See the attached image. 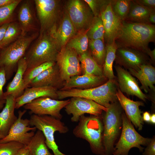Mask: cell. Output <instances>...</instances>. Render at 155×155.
<instances>
[{
    "instance_id": "6da1fadb",
    "label": "cell",
    "mask_w": 155,
    "mask_h": 155,
    "mask_svg": "<svg viewBox=\"0 0 155 155\" xmlns=\"http://www.w3.org/2000/svg\"><path fill=\"white\" fill-rule=\"evenodd\" d=\"M155 42V25L123 21L115 42L118 48L127 47L148 55L151 50L149 44Z\"/></svg>"
},
{
    "instance_id": "7a4b0ae2",
    "label": "cell",
    "mask_w": 155,
    "mask_h": 155,
    "mask_svg": "<svg viewBox=\"0 0 155 155\" xmlns=\"http://www.w3.org/2000/svg\"><path fill=\"white\" fill-rule=\"evenodd\" d=\"M103 123L100 116L90 115L81 116L73 133L76 137L85 140L92 152L97 155H104L103 145Z\"/></svg>"
},
{
    "instance_id": "3957f363",
    "label": "cell",
    "mask_w": 155,
    "mask_h": 155,
    "mask_svg": "<svg viewBox=\"0 0 155 155\" xmlns=\"http://www.w3.org/2000/svg\"><path fill=\"white\" fill-rule=\"evenodd\" d=\"M118 88L116 78L108 80L103 84L94 88L59 90L57 93L58 100L73 97H83L92 100L107 108L111 103L117 100L116 94Z\"/></svg>"
},
{
    "instance_id": "277c9868",
    "label": "cell",
    "mask_w": 155,
    "mask_h": 155,
    "mask_svg": "<svg viewBox=\"0 0 155 155\" xmlns=\"http://www.w3.org/2000/svg\"><path fill=\"white\" fill-rule=\"evenodd\" d=\"M60 50L55 39L49 32L39 35L37 40L24 56L27 64L26 70L45 63H56Z\"/></svg>"
},
{
    "instance_id": "5b68a950",
    "label": "cell",
    "mask_w": 155,
    "mask_h": 155,
    "mask_svg": "<svg viewBox=\"0 0 155 155\" xmlns=\"http://www.w3.org/2000/svg\"><path fill=\"white\" fill-rule=\"evenodd\" d=\"M38 34L35 32L30 36L21 35L15 41L0 49V68H4L7 80L16 71L18 61L24 57L29 46Z\"/></svg>"
},
{
    "instance_id": "8992f818",
    "label": "cell",
    "mask_w": 155,
    "mask_h": 155,
    "mask_svg": "<svg viewBox=\"0 0 155 155\" xmlns=\"http://www.w3.org/2000/svg\"><path fill=\"white\" fill-rule=\"evenodd\" d=\"M29 120L30 126L35 127L42 132L46 139V144L52 151L53 155H67L59 150L54 137L56 132L65 134L69 131L68 128L61 120L49 115L34 114L31 116Z\"/></svg>"
},
{
    "instance_id": "52a82bcc",
    "label": "cell",
    "mask_w": 155,
    "mask_h": 155,
    "mask_svg": "<svg viewBox=\"0 0 155 155\" xmlns=\"http://www.w3.org/2000/svg\"><path fill=\"white\" fill-rule=\"evenodd\" d=\"M121 107L118 100L111 103L102 118V143L104 155H112L114 144L118 135L121 121Z\"/></svg>"
},
{
    "instance_id": "ba28073f",
    "label": "cell",
    "mask_w": 155,
    "mask_h": 155,
    "mask_svg": "<svg viewBox=\"0 0 155 155\" xmlns=\"http://www.w3.org/2000/svg\"><path fill=\"white\" fill-rule=\"evenodd\" d=\"M122 129L120 139L114 147L113 155H128L130 150L136 148L143 151L142 146H147L151 139L144 137L135 129L125 113L121 115Z\"/></svg>"
},
{
    "instance_id": "9c48e42d",
    "label": "cell",
    "mask_w": 155,
    "mask_h": 155,
    "mask_svg": "<svg viewBox=\"0 0 155 155\" xmlns=\"http://www.w3.org/2000/svg\"><path fill=\"white\" fill-rule=\"evenodd\" d=\"M69 101V99L58 100L43 97L34 100L24 105L23 107L25 110H29L31 114L49 115L61 120L63 116L61 111Z\"/></svg>"
},
{
    "instance_id": "30bf717a",
    "label": "cell",
    "mask_w": 155,
    "mask_h": 155,
    "mask_svg": "<svg viewBox=\"0 0 155 155\" xmlns=\"http://www.w3.org/2000/svg\"><path fill=\"white\" fill-rule=\"evenodd\" d=\"M64 108L67 115H72L71 120L73 122H78L80 117L85 114L100 116L103 111L107 110V108L92 100L79 97H71Z\"/></svg>"
},
{
    "instance_id": "8fae6325",
    "label": "cell",
    "mask_w": 155,
    "mask_h": 155,
    "mask_svg": "<svg viewBox=\"0 0 155 155\" xmlns=\"http://www.w3.org/2000/svg\"><path fill=\"white\" fill-rule=\"evenodd\" d=\"M26 112V110L19 111L17 120L10 129L7 135L0 140V143L15 141L25 146L28 145L36 128L35 127L30 126L29 119L22 118Z\"/></svg>"
},
{
    "instance_id": "7c38bea8",
    "label": "cell",
    "mask_w": 155,
    "mask_h": 155,
    "mask_svg": "<svg viewBox=\"0 0 155 155\" xmlns=\"http://www.w3.org/2000/svg\"><path fill=\"white\" fill-rule=\"evenodd\" d=\"M80 0L69 1L67 5V13L77 32L87 30L94 16L84 1Z\"/></svg>"
},
{
    "instance_id": "4fadbf2b",
    "label": "cell",
    "mask_w": 155,
    "mask_h": 155,
    "mask_svg": "<svg viewBox=\"0 0 155 155\" xmlns=\"http://www.w3.org/2000/svg\"><path fill=\"white\" fill-rule=\"evenodd\" d=\"M56 63L64 82L73 76L81 75L78 55L74 50L66 46L59 52Z\"/></svg>"
},
{
    "instance_id": "5bb4252c",
    "label": "cell",
    "mask_w": 155,
    "mask_h": 155,
    "mask_svg": "<svg viewBox=\"0 0 155 155\" xmlns=\"http://www.w3.org/2000/svg\"><path fill=\"white\" fill-rule=\"evenodd\" d=\"M37 15L40 29L39 35L48 32L56 25L59 1L56 0H35Z\"/></svg>"
},
{
    "instance_id": "9a60e30c",
    "label": "cell",
    "mask_w": 155,
    "mask_h": 155,
    "mask_svg": "<svg viewBox=\"0 0 155 155\" xmlns=\"http://www.w3.org/2000/svg\"><path fill=\"white\" fill-rule=\"evenodd\" d=\"M115 61L116 65L127 70H137L141 65L149 63L152 64L150 58L147 54L127 47L117 48Z\"/></svg>"
},
{
    "instance_id": "2e32d148",
    "label": "cell",
    "mask_w": 155,
    "mask_h": 155,
    "mask_svg": "<svg viewBox=\"0 0 155 155\" xmlns=\"http://www.w3.org/2000/svg\"><path fill=\"white\" fill-rule=\"evenodd\" d=\"M114 67L116 72V80L119 89L127 95L134 96L145 102L148 98L141 90L138 82L127 70L118 65Z\"/></svg>"
},
{
    "instance_id": "e0dca14e",
    "label": "cell",
    "mask_w": 155,
    "mask_h": 155,
    "mask_svg": "<svg viewBox=\"0 0 155 155\" xmlns=\"http://www.w3.org/2000/svg\"><path fill=\"white\" fill-rule=\"evenodd\" d=\"M100 16L104 29V40L105 44L115 41L121 30L123 21L114 13L111 0L101 12Z\"/></svg>"
},
{
    "instance_id": "ac0fdd59",
    "label": "cell",
    "mask_w": 155,
    "mask_h": 155,
    "mask_svg": "<svg viewBox=\"0 0 155 155\" xmlns=\"http://www.w3.org/2000/svg\"><path fill=\"white\" fill-rule=\"evenodd\" d=\"M116 95L117 100L127 118L139 130H142L144 123L141 115L142 112L139 107L143 106L144 103L142 101H134L128 98L119 88Z\"/></svg>"
},
{
    "instance_id": "d6986e66",
    "label": "cell",
    "mask_w": 155,
    "mask_h": 155,
    "mask_svg": "<svg viewBox=\"0 0 155 155\" xmlns=\"http://www.w3.org/2000/svg\"><path fill=\"white\" fill-rule=\"evenodd\" d=\"M77 32L66 12L59 24H56L48 32L55 39L61 50Z\"/></svg>"
},
{
    "instance_id": "ffe728a7",
    "label": "cell",
    "mask_w": 155,
    "mask_h": 155,
    "mask_svg": "<svg viewBox=\"0 0 155 155\" xmlns=\"http://www.w3.org/2000/svg\"><path fill=\"white\" fill-rule=\"evenodd\" d=\"M108 80L104 76H98L88 74L77 75L65 82L60 90L71 88L87 89L99 86Z\"/></svg>"
},
{
    "instance_id": "44dd1931",
    "label": "cell",
    "mask_w": 155,
    "mask_h": 155,
    "mask_svg": "<svg viewBox=\"0 0 155 155\" xmlns=\"http://www.w3.org/2000/svg\"><path fill=\"white\" fill-rule=\"evenodd\" d=\"M58 90L51 87L27 88L21 96L16 98L15 109H19L34 100L41 97H47L58 100Z\"/></svg>"
},
{
    "instance_id": "7402d4cb",
    "label": "cell",
    "mask_w": 155,
    "mask_h": 155,
    "mask_svg": "<svg viewBox=\"0 0 155 155\" xmlns=\"http://www.w3.org/2000/svg\"><path fill=\"white\" fill-rule=\"evenodd\" d=\"M64 82L56 63L34 79L30 84L29 87H51L59 90L62 88Z\"/></svg>"
},
{
    "instance_id": "603a6c76",
    "label": "cell",
    "mask_w": 155,
    "mask_h": 155,
    "mask_svg": "<svg viewBox=\"0 0 155 155\" xmlns=\"http://www.w3.org/2000/svg\"><path fill=\"white\" fill-rule=\"evenodd\" d=\"M129 73L139 80L141 84L140 87L146 93L150 92L151 98H154L155 87V68L151 63L141 65L137 70L131 69L128 70Z\"/></svg>"
},
{
    "instance_id": "cb8c5ba5",
    "label": "cell",
    "mask_w": 155,
    "mask_h": 155,
    "mask_svg": "<svg viewBox=\"0 0 155 155\" xmlns=\"http://www.w3.org/2000/svg\"><path fill=\"white\" fill-rule=\"evenodd\" d=\"M18 19L21 35H26L28 33L36 30V20L30 1H26L21 5L18 12Z\"/></svg>"
},
{
    "instance_id": "d4e9b609",
    "label": "cell",
    "mask_w": 155,
    "mask_h": 155,
    "mask_svg": "<svg viewBox=\"0 0 155 155\" xmlns=\"http://www.w3.org/2000/svg\"><path fill=\"white\" fill-rule=\"evenodd\" d=\"M27 68V63L25 58L23 57L18 61L16 74L12 81L7 86L6 90L4 93V98L9 95L16 98L23 93L25 89L23 78Z\"/></svg>"
},
{
    "instance_id": "484cf974",
    "label": "cell",
    "mask_w": 155,
    "mask_h": 155,
    "mask_svg": "<svg viewBox=\"0 0 155 155\" xmlns=\"http://www.w3.org/2000/svg\"><path fill=\"white\" fill-rule=\"evenodd\" d=\"M5 103L0 113V131L5 137L17 120V117L14 113L15 109V99L11 95L7 96L5 98Z\"/></svg>"
},
{
    "instance_id": "4316f807",
    "label": "cell",
    "mask_w": 155,
    "mask_h": 155,
    "mask_svg": "<svg viewBox=\"0 0 155 155\" xmlns=\"http://www.w3.org/2000/svg\"><path fill=\"white\" fill-rule=\"evenodd\" d=\"M81 75L88 74L100 76H104L103 67L99 65L88 50L78 56Z\"/></svg>"
},
{
    "instance_id": "83f0119b",
    "label": "cell",
    "mask_w": 155,
    "mask_h": 155,
    "mask_svg": "<svg viewBox=\"0 0 155 155\" xmlns=\"http://www.w3.org/2000/svg\"><path fill=\"white\" fill-rule=\"evenodd\" d=\"M154 9H151L144 7L135 3L133 0H131L129 11L124 21L151 24L149 22V17L151 11Z\"/></svg>"
},
{
    "instance_id": "f1b7e54d",
    "label": "cell",
    "mask_w": 155,
    "mask_h": 155,
    "mask_svg": "<svg viewBox=\"0 0 155 155\" xmlns=\"http://www.w3.org/2000/svg\"><path fill=\"white\" fill-rule=\"evenodd\" d=\"M27 146L30 155H53L49 151L45 138L39 130L35 133Z\"/></svg>"
},
{
    "instance_id": "f546056e",
    "label": "cell",
    "mask_w": 155,
    "mask_h": 155,
    "mask_svg": "<svg viewBox=\"0 0 155 155\" xmlns=\"http://www.w3.org/2000/svg\"><path fill=\"white\" fill-rule=\"evenodd\" d=\"M105 45L106 54L103 66V75L108 80L115 79L116 76L114 74L113 64L118 47L115 41Z\"/></svg>"
},
{
    "instance_id": "4dcf8cb0",
    "label": "cell",
    "mask_w": 155,
    "mask_h": 155,
    "mask_svg": "<svg viewBox=\"0 0 155 155\" xmlns=\"http://www.w3.org/2000/svg\"><path fill=\"white\" fill-rule=\"evenodd\" d=\"M87 30L78 32L66 45L74 50L78 56L88 51L89 39L87 34Z\"/></svg>"
},
{
    "instance_id": "1f68e13d",
    "label": "cell",
    "mask_w": 155,
    "mask_h": 155,
    "mask_svg": "<svg viewBox=\"0 0 155 155\" xmlns=\"http://www.w3.org/2000/svg\"><path fill=\"white\" fill-rule=\"evenodd\" d=\"M88 46L89 51L93 58L99 65L103 67L106 54L104 40L100 39L89 40Z\"/></svg>"
},
{
    "instance_id": "d6a6232c",
    "label": "cell",
    "mask_w": 155,
    "mask_h": 155,
    "mask_svg": "<svg viewBox=\"0 0 155 155\" xmlns=\"http://www.w3.org/2000/svg\"><path fill=\"white\" fill-rule=\"evenodd\" d=\"M21 35V30L18 23H9L5 32L0 49L9 45Z\"/></svg>"
},
{
    "instance_id": "836d02e7",
    "label": "cell",
    "mask_w": 155,
    "mask_h": 155,
    "mask_svg": "<svg viewBox=\"0 0 155 155\" xmlns=\"http://www.w3.org/2000/svg\"><path fill=\"white\" fill-rule=\"evenodd\" d=\"M104 31L100 16L94 17L87 30V34L89 40L100 39L104 40Z\"/></svg>"
},
{
    "instance_id": "e575fe53",
    "label": "cell",
    "mask_w": 155,
    "mask_h": 155,
    "mask_svg": "<svg viewBox=\"0 0 155 155\" xmlns=\"http://www.w3.org/2000/svg\"><path fill=\"white\" fill-rule=\"evenodd\" d=\"M56 64L54 62H48L42 64L30 69L26 70L23 76L25 89L29 87L31 82L42 72Z\"/></svg>"
},
{
    "instance_id": "d590c367",
    "label": "cell",
    "mask_w": 155,
    "mask_h": 155,
    "mask_svg": "<svg viewBox=\"0 0 155 155\" xmlns=\"http://www.w3.org/2000/svg\"><path fill=\"white\" fill-rule=\"evenodd\" d=\"M131 3L130 0H112L111 4L115 14L121 20L124 21L127 18Z\"/></svg>"
},
{
    "instance_id": "8d00e7d4",
    "label": "cell",
    "mask_w": 155,
    "mask_h": 155,
    "mask_svg": "<svg viewBox=\"0 0 155 155\" xmlns=\"http://www.w3.org/2000/svg\"><path fill=\"white\" fill-rule=\"evenodd\" d=\"M21 0H16L11 4L6 6L0 7V26L4 24L10 23L14 11Z\"/></svg>"
},
{
    "instance_id": "74e56055",
    "label": "cell",
    "mask_w": 155,
    "mask_h": 155,
    "mask_svg": "<svg viewBox=\"0 0 155 155\" xmlns=\"http://www.w3.org/2000/svg\"><path fill=\"white\" fill-rule=\"evenodd\" d=\"M24 146L15 141L0 143V155H16Z\"/></svg>"
},
{
    "instance_id": "f35d334b",
    "label": "cell",
    "mask_w": 155,
    "mask_h": 155,
    "mask_svg": "<svg viewBox=\"0 0 155 155\" xmlns=\"http://www.w3.org/2000/svg\"><path fill=\"white\" fill-rule=\"evenodd\" d=\"M94 17L100 16L101 12L110 2L111 0H84Z\"/></svg>"
},
{
    "instance_id": "ab89813d",
    "label": "cell",
    "mask_w": 155,
    "mask_h": 155,
    "mask_svg": "<svg viewBox=\"0 0 155 155\" xmlns=\"http://www.w3.org/2000/svg\"><path fill=\"white\" fill-rule=\"evenodd\" d=\"M7 79L4 68H0V100H5L3 91V87L6 82Z\"/></svg>"
},
{
    "instance_id": "60d3db41",
    "label": "cell",
    "mask_w": 155,
    "mask_h": 155,
    "mask_svg": "<svg viewBox=\"0 0 155 155\" xmlns=\"http://www.w3.org/2000/svg\"><path fill=\"white\" fill-rule=\"evenodd\" d=\"M143 152V155H155V138L151 140Z\"/></svg>"
},
{
    "instance_id": "b9f144b4",
    "label": "cell",
    "mask_w": 155,
    "mask_h": 155,
    "mask_svg": "<svg viewBox=\"0 0 155 155\" xmlns=\"http://www.w3.org/2000/svg\"><path fill=\"white\" fill-rule=\"evenodd\" d=\"M135 3L144 7L151 9H155V0H133Z\"/></svg>"
},
{
    "instance_id": "7bdbcfd3",
    "label": "cell",
    "mask_w": 155,
    "mask_h": 155,
    "mask_svg": "<svg viewBox=\"0 0 155 155\" xmlns=\"http://www.w3.org/2000/svg\"><path fill=\"white\" fill-rule=\"evenodd\" d=\"M9 23L5 24L0 26V46Z\"/></svg>"
},
{
    "instance_id": "ee69618b",
    "label": "cell",
    "mask_w": 155,
    "mask_h": 155,
    "mask_svg": "<svg viewBox=\"0 0 155 155\" xmlns=\"http://www.w3.org/2000/svg\"><path fill=\"white\" fill-rule=\"evenodd\" d=\"M29 153V150L27 146H24L19 151L16 155H28Z\"/></svg>"
},
{
    "instance_id": "f6af8a7d",
    "label": "cell",
    "mask_w": 155,
    "mask_h": 155,
    "mask_svg": "<svg viewBox=\"0 0 155 155\" xmlns=\"http://www.w3.org/2000/svg\"><path fill=\"white\" fill-rule=\"evenodd\" d=\"M16 0H0V7L7 6Z\"/></svg>"
},
{
    "instance_id": "bcb514c9",
    "label": "cell",
    "mask_w": 155,
    "mask_h": 155,
    "mask_svg": "<svg viewBox=\"0 0 155 155\" xmlns=\"http://www.w3.org/2000/svg\"><path fill=\"white\" fill-rule=\"evenodd\" d=\"M150 23L152 24L155 23V9L153 10L151 12L149 18Z\"/></svg>"
},
{
    "instance_id": "7dc6e473",
    "label": "cell",
    "mask_w": 155,
    "mask_h": 155,
    "mask_svg": "<svg viewBox=\"0 0 155 155\" xmlns=\"http://www.w3.org/2000/svg\"><path fill=\"white\" fill-rule=\"evenodd\" d=\"M151 115L150 113L148 111L144 112L143 115L142 117L143 121L147 122H150V121Z\"/></svg>"
},
{
    "instance_id": "c3c4849f",
    "label": "cell",
    "mask_w": 155,
    "mask_h": 155,
    "mask_svg": "<svg viewBox=\"0 0 155 155\" xmlns=\"http://www.w3.org/2000/svg\"><path fill=\"white\" fill-rule=\"evenodd\" d=\"M150 122L152 124H155V114L154 113H153L151 115Z\"/></svg>"
},
{
    "instance_id": "681fc988",
    "label": "cell",
    "mask_w": 155,
    "mask_h": 155,
    "mask_svg": "<svg viewBox=\"0 0 155 155\" xmlns=\"http://www.w3.org/2000/svg\"><path fill=\"white\" fill-rule=\"evenodd\" d=\"M5 103V100H0V110L4 107Z\"/></svg>"
},
{
    "instance_id": "f907efd6",
    "label": "cell",
    "mask_w": 155,
    "mask_h": 155,
    "mask_svg": "<svg viewBox=\"0 0 155 155\" xmlns=\"http://www.w3.org/2000/svg\"><path fill=\"white\" fill-rule=\"evenodd\" d=\"M5 136L3 135L0 131V140L4 138Z\"/></svg>"
},
{
    "instance_id": "816d5d0a",
    "label": "cell",
    "mask_w": 155,
    "mask_h": 155,
    "mask_svg": "<svg viewBox=\"0 0 155 155\" xmlns=\"http://www.w3.org/2000/svg\"><path fill=\"white\" fill-rule=\"evenodd\" d=\"M28 155H30L29 153V154H28Z\"/></svg>"
}]
</instances>
